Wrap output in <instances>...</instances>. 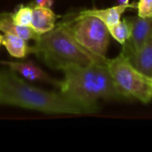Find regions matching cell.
<instances>
[{
	"instance_id": "1",
	"label": "cell",
	"mask_w": 152,
	"mask_h": 152,
	"mask_svg": "<svg viewBox=\"0 0 152 152\" xmlns=\"http://www.w3.org/2000/svg\"><path fill=\"white\" fill-rule=\"evenodd\" d=\"M106 63L94 62L63 70L60 92L80 106L86 114L96 112L101 101L126 100L117 89Z\"/></svg>"
},
{
	"instance_id": "2",
	"label": "cell",
	"mask_w": 152,
	"mask_h": 152,
	"mask_svg": "<svg viewBox=\"0 0 152 152\" xmlns=\"http://www.w3.org/2000/svg\"><path fill=\"white\" fill-rule=\"evenodd\" d=\"M0 104L34 110L48 114H86L61 92H50L29 85L11 69L0 71Z\"/></svg>"
},
{
	"instance_id": "3",
	"label": "cell",
	"mask_w": 152,
	"mask_h": 152,
	"mask_svg": "<svg viewBox=\"0 0 152 152\" xmlns=\"http://www.w3.org/2000/svg\"><path fill=\"white\" fill-rule=\"evenodd\" d=\"M34 53L45 65L55 70L87 66L94 62L106 63L86 49L75 38L69 22H61L47 33L39 35L35 41Z\"/></svg>"
},
{
	"instance_id": "4",
	"label": "cell",
	"mask_w": 152,
	"mask_h": 152,
	"mask_svg": "<svg viewBox=\"0 0 152 152\" xmlns=\"http://www.w3.org/2000/svg\"><path fill=\"white\" fill-rule=\"evenodd\" d=\"M106 64L117 89L126 100L135 99L145 104L151 102L152 91L147 76L136 69L124 53L108 60Z\"/></svg>"
},
{
	"instance_id": "5",
	"label": "cell",
	"mask_w": 152,
	"mask_h": 152,
	"mask_svg": "<svg viewBox=\"0 0 152 152\" xmlns=\"http://www.w3.org/2000/svg\"><path fill=\"white\" fill-rule=\"evenodd\" d=\"M69 24L75 38L85 49L102 60H107L110 35L99 18L79 12Z\"/></svg>"
},
{
	"instance_id": "6",
	"label": "cell",
	"mask_w": 152,
	"mask_h": 152,
	"mask_svg": "<svg viewBox=\"0 0 152 152\" xmlns=\"http://www.w3.org/2000/svg\"><path fill=\"white\" fill-rule=\"evenodd\" d=\"M131 36L122 53L127 57L137 52L152 37V18H141L139 16L130 19Z\"/></svg>"
},
{
	"instance_id": "7",
	"label": "cell",
	"mask_w": 152,
	"mask_h": 152,
	"mask_svg": "<svg viewBox=\"0 0 152 152\" xmlns=\"http://www.w3.org/2000/svg\"><path fill=\"white\" fill-rule=\"evenodd\" d=\"M1 63L13 70L15 73H19L27 80L47 83L59 87L60 81L53 78L33 61H2Z\"/></svg>"
},
{
	"instance_id": "8",
	"label": "cell",
	"mask_w": 152,
	"mask_h": 152,
	"mask_svg": "<svg viewBox=\"0 0 152 152\" xmlns=\"http://www.w3.org/2000/svg\"><path fill=\"white\" fill-rule=\"evenodd\" d=\"M57 19L58 16L50 7L33 5L30 27L37 34L42 35L49 32L56 26Z\"/></svg>"
},
{
	"instance_id": "9",
	"label": "cell",
	"mask_w": 152,
	"mask_h": 152,
	"mask_svg": "<svg viewBox=\"0 0 152 152\" xmlns=\"http://www.w3.org/2000/svg\"><path fill=\"white\" fill-rule=\"evenodd\" d=\"M135 7H136V4L133 3L130 4H118L103 9H87V10H83L80 12L94 15L99 18L106 25L108 29H110L120 21L122 14L127 9L135 8Z\"/></svg>"
},
{
	"instance_id": "10",
	"label": "cell",
	"mask_w": 152,
	"mask_h": 152,
	"mask_svg": "<svg viewBox=\"0 0 152 152\" xmlns=\"http://www.w3.org/2000/svg\"><path fill=\"white\" fill-rule=\"evenodd\" d=\"M0 31L18 36L25 39L26 41H36V39L39 36L34 31V29L30 26L25 27L17 25L12 20V12L0 13Z\"/></svg>"
},
{
	"instance_id": "11",
	"label": "cell",
	"mask_w": 152,
	"mask_h": 152,
	"mask_svg": "<svg viewBox=\"0 0 152 152\" xmlns=\"http://www.w3.org/2000/svg\"><path fill=\"white\" fill-rule=\"evenodd\" d=\"M25 39L9 33L2 35V45L9 54L17 59H22L34 53V46L28 45Z\"/></svg>"
},
{
	"instance_id": "12",
	"label": "cell",
	"mask_w": 152,
	"mask_h": 152,
	"mask_svg": "<svg viewBox=\"0 0 152 152\" xmlns=\"http://www.w3.org/2000/svg\"><path fill=\"white\" fill-rule=\"evenodd\" d=\"M128 58L141 73L147 77H152V37L142 47Z\"/></svg>"
},
{
	"instance_id": "13",
	"label": "cell",
	"mask_w": 152,
	"mask_h": 152,
	"mask_svg": "<svg viewBox=\"0 0 152 152\" xmlns=\"http://www.w3.org/2000/svg\"><path fill=\"white\" fill-rule=\"evenodd\" d=\"M110 35L121 45H126L131 36V22L130 19H123L109 29Z\"/></svg>"
},
{
	"instance_id": "14",
	"label": "cell",
	"mask_w": 152,
	"mask_h": 152,
	"mask_svg": "<svg viewBox=\"0 0 152 152\" xmlns=\"http://www.w3.org/2000/svg\"><path fill=\"white\" fill-rule=\"evenodd\" d=\"M34 4L20 5L15 12H12V17L13 21L20 26H30L32 20V10Z\"/></svg>"
},
{
	"instance_id": "15",
	"label": "cell",
	"mask_w": 152,
	"mask_h": 152,
	"mask_svg": "<svg viewBox=\"0 0 152 152\" xmlns=\"http://www.w3.org/2000/svg\"><path fill=\"white\" fill-rule=\"evenodd\" d=\"M136 8L139 17L152 18V0H139Z\"/></svg>"
},
{
	"instance_id": "16",
	"label": "cell",
	"mask_w": 152,
	"mask_h": 152,
	"mask_svg": "<svg viewBox=\"0 0 152 152\" xmlns=\"http://www.w3.org/2000/svg\"><path fill=\"white\" fill-rule=\"evenodd\" d=\"M55 0H34L33 4L34 5H39V6H45V7H52Z\"/></svg>"
},
{
	"instance_id": "17",
	"label": "cell",
	"mask_w": 152,
	"mask_h": 152,
	"mask_svg": "<svg viewBox=\"0 0 152 152\" xmlns=\"http://www.w3.org/2000/svg\"><path fill=\"white\" fill-rule=\"evenodd\" d=\"M118 4H130V0H117Z\"/></svg>"
},
{
	"instance_id": "18",
	"label": "cell",
	"mask_w": 152,
	"mask_h": 152,
	"mask_svg": "<svg viewBox=\"0 0 152 152\" xmlns=\"http://www.w3.org/2000/svg\"><path fill=\"white\" fill-rule=\"evenodd\" d=\"M147 81H148V83H149V85H150L152 91V77H147Z\"/></svg>"
},
{
	"instance_id": "19",
	"label": "cell",
	"mask_w": 152,
	"mask_h": 152,
	"mask_svg": "<svg viewBox=\"0 0 152 152\" xmlns=\"http://www.w3.org/2000/svg\"><path fill=\"white\" fill-rule=\"evenodd\" d=\"M2 45V35H0V46Z\"/></svg>"
}]
</instances>
